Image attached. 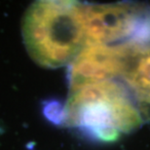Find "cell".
Wrapping results in <instances>:
<instances>
[{
    "label": "cell",
    "instance_id": "1",
    "mask_svg": "<svg viewBox=\"0 0 150 150\" xmlns=\"http://www.w3.org/2000/svg\"><path fill=\"white\" fill-rule=\"evenodd\" d=\"M23 38L30 58L40 67H68L85 44L84 3H32L23 16Z\"/></svg>",
    "mask_w": 150,
    "mask_h": 150
}]
</instances>
